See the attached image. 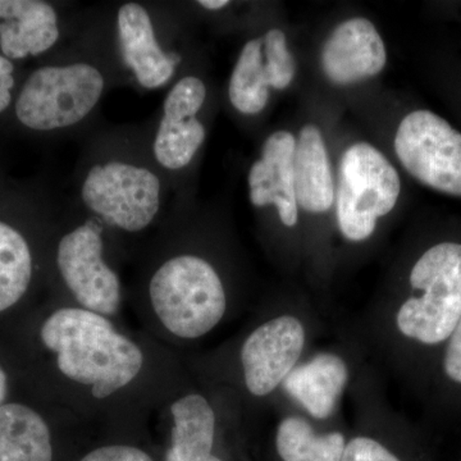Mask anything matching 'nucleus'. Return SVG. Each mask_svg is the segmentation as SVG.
<instances>
[{
	"instance_id": "1",
	"label": "nucleus",
	"mask_w": 461,
	"mask_h": 461,
	"mask_svg": "<svg viewBox=\"0 0 461 461\" xmlns=\"http://www.w3.org/2000/svg\"><path fill=\"white\" fill-rule=\"evenodd\" d=\"M42 348L56 357L58 371L105 399L138 377L144 366L141 348L118 332L104 315L84 308H60L39 329Z\"/></svg>"
},
{
	"instance_id": "2",
	"label": "nucleus",
	"mask_w": 461,
	"mask_h": 461,
	"mask_svg": "<svg viewBox=\"0 0 461 461\" xmlns=\"http://www.w3.org/2000/svg\"><path fill=\"white\" fill-rule=\"evenodd\" d=\"M411 293L390 313V329L423 346L445 344L461 317V244L444 241L421 254L409 273Z\"/></svg>"
},
{
	"instance_id": "3",
	"label": "nucleus",
	"mask_w": 461,
	"mask_h": 461,
	"mask_svg": "<svg viewBox=\"0 0 461 461\" xmlns=\"http://www.w3.org/2000/svg\"><path fill=\"white\" fill-rule=\"evenodd\" d=\"M149 296L163 327L182 339L204 338L227 312L220 275L208 260L191 254L162 264L151 277Z\"/></svg>"
},
{
	"instance_id": "4",
	"label": "nucleus",
	"mask_w": 461,
	"mask_h": 461,
	"mask_svg": "<svg viewBox=\"0 0 461 461\" xmlns=\"http://www.w3.org/2000/svg\"><path fill=\"white\" fill-rule=\"evenodd\" d=\"M400 191L399 173L378 149L368 142L346 149L335 198L341 235L350 242L371 238L379 218L395 208Z\"/></svg>"
},
{
	"instance_id": "5",
	"label": "nucleus",
	"mask_w": 461,
	"mask_h": 461,
	"mask_svg": "<svg viewBox=\"0 0 461 461\" xmlns=\"http://www.w3.org/2000/svg\"><path fill=\"white\" fill-rule=\"evenodd\" d=\"M103 90L104 78L87 63L44 67L30 76L21 91L17 118L38 131L74 126L98 104Z\"/></svg>"
},
{
	"instance_id": "6",
	"label": "nucleus",
	"mask_w": 461,
	"mask_h": 461,
	"mask_svg": "<svg viewBox=\"0 0 461 461\" xmlns=\"http://www.w3.org/2000/svg\"><path fill=\"white\" fill-rule=\"evenodd\" d=\"M395 151L403 168L429 189L461 198V132L429 109L400 122Z\"/></svg>"
},
{
	"instance_id": "7",
	"label": "nucleus",
	"mask_w": 461,
	"mask_h": 461,
	"mask_svg": "<svg viewBox=\"0 0 461 461\" xmlns=\"http://www.w3.org/2000/svg\"><path fill=\"white\" fill-rule=\"evenodd\" d=\"M81 196L85 205L108 224L139 232L159 211L160 181L144 167L109 162L90 169Z\"/></svg>"
},
{
	"instance_id": "8",
	"label": "nucleus",
	"mask_w": 461,
	"mask_h": 461,
	"mask_svg": "<svg viewBox=\"0 0 461 461\" xmlns=\"http://www.w3.org/2000/svg\"><path fill=\"white\" fill-rule=\"evenodd\" d=\"M309 327L299 313L273 315L247 336L240 348L242 381L251 396L268 397L281 390L305 357Z\"/></svg>"
},
{
	"instance_id": "9",
	"label": "nucleus",
	"mask_w": 461,
	"mask_h": 461,
	"mask_svg": "<svg viewBox=\"0 0 461 461\" xmlns=\"http://www.w3.org/2000/svg\"><path fill=\"white\" fill-rule=\"evenodd\" d=\"M57 266L81 308L104 317L117 314L121 282L103 259V239L95 224H84L60 239Z\"/></svg>"
},
{
	"instance_id": "10",
	"label": "nucleus",
	"mask_w": 461,
	"mask_h": 461,
	"mask_svg": "<svg viewBox=\"0 0 461 461\" xmlns=\"http://www.w3.org/2000/svg\"><path fill=\"white\" fill-rule=\"evenodd\" d=\"M351 381V366L339 351L321 350L304 357L286 381L282 393L309 420L335 417Z\"/></svg>"
},
{
	"instance_id": "11",
	"label": "nucleus",
	"mask_w": 461,
	"mask_h": 461,
	"mask_svg": "<svg viewBox=\"0 0 461 461\" xmlns=\"http://www.w3.org/2000/svg\"><path fill=\"white\" fill-rule=\"evenodd\" d=\"M387 62L386 47L371 21L354 17L339 23L321 50V67L330 83L351 85L375 77Z\"/></svg>"
},
{
	"instance_id": "12",
	"label": "nucleus",
	"mask_w": 461,
	"mask_h": 461,
	"mask_svg": "<svg viewBox=\"0 0 461 461\" xmlns=\"http://www.w3.org/2000/svg\"><path fill=\"white\" fill-rule=\"evenodd\" d=\"M296 139L291 132L272 133L263 145L262 158L249 173L250 200L256 206L275 205L282 224L296 226L299 209L294 182Z\"/></svg>"
},
{
	"instance_id": "13",
	"label": "nucleus",
	"mask_w": 461,
	"mask_h": 461,
	"mask_svg": "<svg viewBox=\"0 0 461 461\" xmlns=\"http://www.w3.org/2000/svg\"><path fill=\"white\" fill-rule=\"evenodd\" d=\"M118 36L124 62L132 69L139 84L157 89L171 80L176 62L158 44L147 9L136 3L118 11Z\"/></svg>"
},
{
	"instance_id": "14",
	"label": "nucleus",
	"mask_w": 461,
	"mask_h": 461,
	"mask_svg": "<svg viewBox=\"0 0 461 461\" xmlns=\"http://www.w3.org/2000/svg\"><path fill=\"white\" fill-rule=\"evenodd\" d=\"M0 48L21 59L50 50L59 38L56 11L41 0H0Z\"/></svg>"
},
{
	"instance_id": "15",
	"label": "nucleus",
	"mask_w": 461,
	"mask_h": 461,
	"mask_svg": "<svg viewBox=\"0 0 461 461\" xmlns=\"http://www.w3.org/2000/svg\"><path fill=\"white\" fill-rule=\"evenodd\" d=\"M294 182L297 205L309 213H326L335 203V182L321 130L303 127L294 157Z\"/></svg>"
},
{
	"instance_id": "16",
	"label": "nucleus",
	"mask_w": 461,
	"mask_h": 461,
	"mask_svg": "<svg viewBox=\"0 0 461 461\" xmlns=\"http://www.w3.org/2000/svg\"><path fill=\"white\" fill-rule=\"evenodd\" d=\"M172 446L166 461H206L213 455L217 415L200 393H189L171 406Z\"/></svg>"
},
{
	"instance_id": "17",
	"label": "nucleus",
	"mask_w": 461,
	"mask_h": 461,
	"mask_svg": "<svg viewBox=\"0 0 461 461\" xmlns=\"http://www.w3.org/2000/svg\"><path fill=\"white\" fill-rule=\"evenodd\" d=\"M0 461H53L50 424L29 403L0 408Z\"/></svg>"
},
{
	"instance_id": "18",
	"label": "nucleus",
	"mask_w": 461,
	"mask_h": 461,
	"mask_svg": "<svg viewBox=\"0 0 461 461\" xmlns=\"http://www.w3.org/2000/svg\"><path fill=\"white\" fill-rule=\"evenodd\" d=\"M275 444L282 461H341L348 438L341 430L320 432L302 412H288L276 427Z\"/></svg>"
},
{
	"instance_id": "19",
	"label": "nucleus",
	"mask_w": 461,
	"mask_h": 461,
	"mask_svg": "<svg viewBox=\"0 0 461 461\" xmlns=\"http://www.w3.org/2000/svg\"><path fill=\"white\" fill-rule=\"evenodd\" d=\"M32 280V249L20 230L0 222V314L14 308Z\"/></svg>"
},
{
	"instance_id": "20",
	"label": "nucleus",
	"mask_w": 461,
	"mask_h": 461,
	"mask_svg": "<svg viewBox=\"0 0 461 461\" xmlns=\"http://www.w3.org/2000/svg\"><path fill=\"white\" fill-rule=\"evenodd\" d=\"M229 95L240 113L258 114L269 99L263 57V41L254 39L245 44L230 76Z\"/></svg>"
},
{
	"instance_id": "21",
	"label": "nucleus",
	"mask_w": 461,
	"mask_h": 461,
	"mask_svg": "<svg viewBox=\"0 0 461 461\" xmlns=\"http://www.w3.org/2000/svg\"><path fill=\"white\" fill-rule=\"evenodd\" d=\"M204 140V126L196 118L163 117L154 141V156L166 168L181 169L194 159Z\"/></svg>"
},
{
	"instance_id": "22",
	"label": "nucleus",
	"mask_w": 461,
	"mask_h": 461,
	"mask_svg": "<svg viewBox=\"0 0 461 461\" xmlns=\"http://www.w3.org/2000/svg\"><path fill=\"white\" fill-rule=\"evenodd\" d=\"M266 74L269 87L286 89L296 74V60L287 47L286 35L280 29H272L264 35Z\"/></svg>"
},
{
	"instance_id": "23",
	"label": "nucleus",
	"mask_w": 461,
	"mask_h": 461,
	"mask_svg": "<svg viewBox=\"0 0 461 461\" xmlns=\"http://www.w3.org/2000/svg\"><path fill=\"white\" fill-rule=\"evenodd\" d=\"M205 96L206 87L200 78L194 76L182 78L167 95L163 104V117L169 120L195 118L204 104Z\"/></svg>"
},
{
	"instance_id": "24",
	"label": "nucleus",
	"mask_w": 461,
	"mask_h": 461,
	"mask_svg": "<svg viewBox=\"0 0 461 461\" xmlns=\"http://www.w3.org/2000/svg\"><path fill=\"white\" fill-rule=\"evenodd\" d=\"M341 461H402L384 442L369 435L348 439Z\"/></svg>"
},
{
	"instance_id": "25",
	"label": "nucleus",
	"mask_w": 461,
	"mask_h": 461,
	"mask_svg": "<svg viewBox=\"0 0 461 461\" xmlns=\"http://www.w3.org/2000/svg\"><path fill=\"white\" fill-rule=\"evenodd\" d=\"M80 461H154L150 455L126 445H111L95 448L91 453L85 455Z\"/></svg>"
},
{
	"instance_id": "26",
	"label": "nucleus",
	"mask_w": 461,
	"mask_h": 461,
	"mask_svg": "<svg viewBox=\"0 0 461 461\" xmlns=\"http://www.w3.org/2000/svg\"><path fill=\"white\" fill-rule=\"evenodd\" d=\"M446 344L447 345L442 360V368L446 377L454 384H461V317L456 329Z\"/></svg>"
},
{
	"instance_id": "27",
	"label": "nucleus",
	"mask_w": 461,
	"mask_h": 461,
	"mask_svg": "<svg viewBox=\"0 0 461 461\" xmlns=\"http://www.w3.org/2000/svg\"><path fill=\"white\" fill-rule=\"evenodd\" d=\"M14 65L8 58L0 56V113L8 108L11 103V90L14 85V78L12 76Z\"/></svg>"
},
{
	"instance_id": "28",
	"label": "nucleus",
	"mask_w": 461,
	"mask_h": 461,
	"mask_svg": "<svg viewBox=\"0 0 461 461\" xmlns=\"http://www.w3.org/2000/svg\"><path fill=\"white\" fill-rule=\"evenodd\" d=\"M9 375L7 369L0 363V408L9 402Z\"/></svg>"
},
{
	"instance_id": "29",
	"label": "nucleus",
	"mask_w": 461,
	"mask_h": 461,
	"mask_svg": "<svg viewBox=\"0 0 461 461\" xmlns=\"http://www.w3.org/2000/svg\"><path fill=\"white\" fill-rule=\"evenodd\" d=\"M199 5L203 8L209 9V11H218L230 5L229 0H202Z\"/></svg>"
},
{
	"instance_id": "30",
	"label": "nucleus",
	"mask_w": 461,
	"mask_h": 461,
	"mask_svg": "<svg viewBox=\"0 0 461 461\" xmlns=\"http://www.w3.org/2000/svg\"><path fill=\"white\" fill-rule=\"evenodd\" d=\"M206 461H223V460L220 459V457H218V456H215V455H212V456L209 457V459Z\"/></svg>"
}]
</instances>
